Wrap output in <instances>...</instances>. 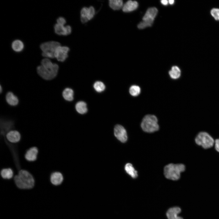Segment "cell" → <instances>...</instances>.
Masks as SVG:
<instances>
[{"mask_svg": "<svg viewBox=\"0 0 219 219\" xmlns=\"http://www.w3.org/2000/svg\"><path fill=\"white\" fill-rule=\"evenodd\" d=\"M58 69L57 64L52 63L49 58H46L42 60L41 64L36 68L38 75L46 80H50L55 78Z\"/></svg>", "mask_w": 219, "mask_h": 219, "instance_id": "6da1fadb", "label": "cell"}, {"mask_svg": "<svg viewBox=\"0 0 219 219\" xmlns=\"http://www.w3.org/2000/svg\"><path fill=\"white\" fill-rule=\"evenodd\" d=\"M13 179L16 186L20 189L29 190L35 186V180L33 176L25 170H19Z\"/></svg>", "mask_w": 219, "mask_h": 219, "instance_id": "7a4b0ae2", "label": "cell"}, {"mask_svg": "<svg viewBox=\"0 0 219 219\" xmlns=\"http://www.w3.org/2000/svg\"><path fill=\"white\" fill-rule=\"evenodd\" d=\"M185 169V165L182 164H169L166 165L164 169V174L167 179L177 180L180 177V173Z\"/></svg>", "mask_w": 219, "mask_h": 219, "instance_id": "3957f363", "label": "cell"}, {"mask_svg": "<svg viewBox=\"0 0 219 219\" xmlns=\"http://www.w3.org/2000/svg\"><path fill=\"white\" fill-rule=\"evenodd\" d=\"M141 127L144 132L151 133L158 131L159 129L157 117L153 115L148 114L143 118Z\"/></svg>", "mask_w": 219, "mask_h": 219, "instance_id": "277c9868", "label": "cell"}, {"mask_svg": "<svg viewBox=\"0 0 219 219\" xmlns=\"http://www.w3.org/2000/svg\"><path fill=\"white\" fill-rule=\"evenodd\" d=\"M60 46L59 43L55 41H48L42 43L40 46L42 51V55L48 58H55V51Z\"/></svg>", "mask_w": 219, "mask_h": 219, "instance_id": "5b68a950", "label": "cell"}, {"mask_svg": "<svg viewBox=\"0 0 219 219\" xmlns=\"http://www.w3.org/2000/svg\"><path fill=\"white\" fill-rule=\"evenodd\" d=\"M158 12V9L155 7L149 8L143 18V21L138 25V28L140 29H143L151 26Z\"/></svg>", "mask_w": 219, "mask_h": 219, "instance_id": "8992f818", "label": "cell"}, {"mask_svg": "<svg viewBox=\"0 0 219 219\" xmlns=\"http://www.w3.org/2000/svg\"><path fill=\"white\" fill-rule=\"evenodd\" d=\"M196 143L203 148L207 149L212 147L214 143L213 138L207 132L200 133L195 139Z\"/></svg>", "mask_w": 219, "mask_h": 219, "instance_id": "52a82bcc", "label": "cell"}, {"mask_svg": "<svg viewBox=\"0 0 219 219\" xmlns=\"http://www.w3.org/2000/svg\"><path fill=\"white\" fill-rule=\"evenodd\" d=\"M114 134L116 138L121 142L124 143L127 141V131L122 125L118 124L115 126Z\"/></svg>", "mask_w": 219, "mask_h": 219, "instance_id": "ba28073f", "label": "cell"}, {"mask_svg": "<svg viewBox=\"0 0 219 219\" xmlns=\"http://www.w3.org/2000/svg\"><path fill=\"white\" fill-rule=\"evenodd\" d=\"M69 48L66 46L58 47L56 50L54 54L55 57L59 61H64L68 57Z\"/></svg>", "mask_w": 219, "mask_h": 219, "instance_id": "9c48e42d", "label": "cell"}, {"mask_svg": "<svg viewBox=\"0 0 219 219\" xmlns=\"http://www.w3.org/2000/svg\"><path fill=\"white\" fill-rule=\"evenodd\" d=\"M6 137L7 140L11 143L16 144L20 141L21 136L18 131L12 130L6 133Z\"/></svg>", "mask_w": 219, "mask_h": 219, "instance_id": "30bf717a", "label": "cell"}, {"mask_svg": "<svg viewBox=\"0 0 219 219\" xmlns=\"http://www.w3.org/2000/svg\"><path fill=\"white\" fill-rule=\"evenodd\" d=\"M39 153V150L36 147H32L26 151L24 157L26 160L30 162L36 161L37 158Z\"/></svg>", "mask_w": 219, "mask_h": 219, "instance_id": "8fae6325", "label": "cell"}, {"mask_svg": "<svg viewBox=\"0 0 219 219\" xmlns=\"http://www.w3.org/2000/svg\"><path fill=\"white\" fill-rule=\"evenodd\" d=\"M51 183L53 186H58L63 182L64 177L62 174L59 171L52 172L50 175V178Z\"/></svg>", "mask_w": 219, "mask_h": 219, "instance_id": "7c38bea8", "label": "cell"}, {"mask_svg": "<svg viewBox=\"0 0 219 219\" xmlns=\"http://www.w3.org/2000/svg\"><path fill=\"white\" fill-rule=\"evenodd\" d=\"M55 33L60 35L66 36L70 34L71 31V27L69 25L65 26L55 24L54 26Z\"/></svg>", "mask_w": 219, "mask_h": 219, "instance_id": "4fadbf2b", "label": "cell"}, {"mask_svg": "<svg viewBox=\"0 0 219 219\" xmlns=\"http://www.w3.org/2000/svg\"><path fill=\"white\" fill-rule=\"evenodd\" d=\"M181 211V209L178 207H174L169 209L166 214L168 219H183L178 216Z\"/></svg>", "mask_w": 219, "mask_h": 219, "instance_id": "5bb4252c", "label": "cell"}, {"mask_svg": "<svg viewBox=\"0 0 219 219\" xmlns=\"http://www.w3.org/2000/svg\"><path fill=\"white\" fill-rule=\"evenodd\" d=\"M5 100L7 103L12 106H16L19 103L18 97L12 92L10 91L6 94Z\"/></svg>", "mask_w": 219, "mask_h": 219, "instance_id": "9a60e30c", "label": "cell"}, {"mask_svg": "<svg viewBox=\"0 0 219 219\" xmlns=\"http://www.w3.org/2000/svg\"><path fill=\"white\" fill-rule=\"evenodd\" d=\"M138 6V3L137 2L129 0L123 5L122 10L124 12H129L136 9Z\"/></svg>", "mask_w": 219, "mask_h": 219, "instance_id": "2e32d148", "label": "cell"}, {"mask_svg": "<svg viewBox=\"0 0 219 219\" xmlns=\"http://www.w3.org/2000/svg\"><path fill=\"white\" fill-rule=\"evenodd\" d=\"M0 176L4 179H12L14 176L13 170L10 168H5L2 169L0 171Z\"/></svg>", "mask_w": 219, "mask_h": 219, "instance_id": "e0dca14e", "label": "cell"}, {"mask_svg": "<svg viewBox=\"0 0 219 219\" xmlns=\"http://www.w3.org/2000/svg\"><path fill=\"white\" fill-rule=\"evenodd\" d=\"M124 169L126 172L132 178L135 179L137 177V172L135 170L131 163L126 164L125 166Z\"/></svg>", "mask_w": 219, "mask_h": 219, "instance_id": "ac0fdd59", "label": "cell"}, {"mask_svg": "<svg viewBox=\"0 0 219 219\" xmlns=\"http://www.w3.org/2000/svg\"><path fill=\"white\" fill-rule=\"evenodd\" d=\"M62 95L65 100L67 101H71L73 99V91L70 88H65L63 91Z\"/></svg>", "mask_w": 219, "mask_h": 219, "instance_id": "d6986e66", "label": "cell"}, {"mask_svg": "<svg viewBox=\"0 0 219 219\" xmlns=\"http://www.w3.org/2000/svg\"><path fill=\"white\" fill-rule=\"evenodd\" d=\"M11 47L13 50L15 52H20L24 49V45L21 40H16L12 42Z\"/></svg>", "mask_w": 219, "mask_h": 219, "instance_id": "ffe728a7", "label": "cell"}, {"mask_svg": "<svg viewBox=\"0 0 219 219\" xmlns=\"http://www.w3.org/2000/svg\"><path fill=\"white\" fill-rule=\"evenodd\" d=\"M75 109L77 112L81 114H85L87 111L86 104L82 101L77 103L75 105Z\"/></svg>", "mask_w": 219, "mask_h": 219, "instance_id": "44dd1931", "label": "cell"}, {"mask_svg": "<svg viewBox=\"0 0 219 219\" xmlns=\"http://www.w3.org/2000/svg\"><path fill=\"white\" fill-rule=\"evenodd\" d=\"M169 74L170 77L173 79L179 78L181 75V71L177 66H174L172 67L169 71Z\"/></svg>", "mask_w": 219, "mask_h": 219, "instance_id": "7402d4cb", "label": "cell"}, {"mask_svg": "<svg viewBox=\"0 0 219 219\" xmlns=\"http://www.w3.org/2000/svg\"><path fill=\"white\" fill-rule=\"evenodd\" d=\"M110 7L114 10H118L123 7V2L121 0H110L109 1Z\"/></svg>", "mask_w": 219, "mask_h": 219, "instance_id": "603a6c76", "label": "cell"}, {"mask_svg": "<svg viewBox=\"0 0 219 219\" xmlns=\"http://www.w3.org/2000/svg\"><path fill=\"white\" fill-rule=\"evenodd\" d=\"M140 88L138 85H133L130 88L129 92L130 94L133 96H138L141 92Z\"/></svg>", "mask_w": 219, "mask_h": 219, "instance_id": "cb8c5ba5", "label": "cell"}, {"mask_svg": "<svg viewBox=\"0 0 219 219\" xmlns=\"http://www.w3.org/2000/svg\"><path fill=\"white\" fill-rule=\"evenodd\" d=\"M93 87L95 90L99 92H102L105 89V86L104 83L99 81H97L94 83Z\"/></svg>", "mask_w": 219, "mask_h": 219, "instance_id": "d4e9b609", "label": "cell"}, {"mask_svg": "<svg viewBox=\"0 0 219 219\" xmlns=\"http://www.w3.org/2000/svg\"><path fill=\"white\" fill-rule=\"evenodd\" d=\"M95 14V10L92 6H90L88 8L87 18L89 21L91 19L94 17Z\"/></svg>", "mask_w": 219, "mask_h": 219, "instance_id": "484cf974", "label": "cell"}, {"mask_svg": "<svg viewBox=\"0 0 219 219\" xmlns=\"http://www.w3.org/2000/svg\"><path fill=\"white\" fill-rule=\"evenodd\" d=\"M211 16L216 20H219V9L214 8L210 11Z\"/></svg>", "mask_w": 219, "mask_h": 219, "instance_id": "4316f807", "label": "cell"}, {"mask_svg": "<svg viewBox=\"0 0 219 219\" xmlns=\"http://www.w3.org/2000/svg\"><path fill=\"white\" fill-rule=\"evenodd\" d=\"M57 23L64 26L66 23V21L64 18L62 17H58L57 19Z\"/></svg>", "mask_w": 219, "mask_h": 219, "instance_id": "83f0119b", "label": "cell"}, {"mask_svg": "<svg viewBox=\"0 0 219 219\" xmlns=\"http://www.w3.org/2000/svg\"><path fill=\"white\" fill-rule=\"evenodd\" d=\"M214 143L215 148L217 151L219 152V139H216Z\"/></svg>", "mask_w": 219, "mask_h": 219, "instance_id": "f1b7e54d", "label": "cell"}, {"mask_svg": "<svg viewBox=\"0 0 219 219\" xmlns=\"http://www.w3.org/2000/svg\"><path fill=\"white\" fill-rule=\"evenodd\" d=\"M161 3L164 5H167L169 2L167 0H162L161 1Z\"/></svg>", "mask_w": 219, "mask_h": 219, "instance_id": "f546056e", "label": "cell"}, {"mask_svg": "<svg viewBox=\"0 0 219 219\" xmlns=\"http://www.w3.org/2000/svg\"><path fill=\"white\" fill-rule=\"evenodd\" d=\"M168 2L170 4L172 5L174 3V1L173 0H169Z\"/></svg>", "mask_w": 219, "mask_h": 219, "instance_id": "4dcf8cb0", "label": "cell"}, {"mask_svg": "<svg viewBox=\"0 0 219 219\" xmlns=\"http://www.w3.org/2000/svg\"><path fill=\"white\" fill-rule=\"evenodd\" d=\"M2 90H3L2 88L1 85L0 87V92L1 93H2Z\"/></svg>", "mask_w": 219, "mask_h": 219, "instance_id": "1f68e13d", "label": "cell"}]
</instances>
